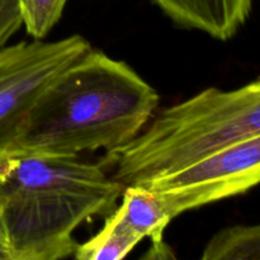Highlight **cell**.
<instances>
[{
	"label": "cell",
	"mask_w": 260,
	"mask_h": 260,
	"mask_svg": "<svg viewBox=\"0 0 260 260\" xmlns=\"http://www.w3.org/2000/svg\"><path fill=\"white\" fill-rule=\"evenodd\" d=\"M170 132L180 154L192 161L260 135V79L233 90L207 88L174 104Z\"/></svg>",
	"instance_id": "5b68a950"
},
{
	"label": "cell",
	"mask_w": 260,
	"mask_h": 260,
	"mask_svg": "<svg viewBox=\"0 0 260 260\" xmlns=\"http://www.w3.org/2000/svg\"><path fill=\"white\" fill-rule=\"evenodd\" d=\"M159 101L128 63L91 48L41 94L10 152L79 156L117 149L146 127Z\"/></svg>",
	"instance_id": "6da1fadb"
},
{
	"label": "cell",
	"mask_w": 260,
	"mask_h": 260,
	"mask_svg": "<svg viewBox=\"0 0 260 260\" xmlns=\"http://www.w3.org/2000/svg\"><path fill=\"white\" fill-rule=\"evenodd\" d=\"M91 46L73 35L22 41L0 48V156L14 147L23 123L45 89Z\"/></svg>",
	"instance_id": "3957f363"
},
{
	"label": "cell",
	"mask_w": 260,
	"mask_h": 260,
	"mask_svg": "<svg viewBox=\"0 0 260 260\" xmlns=\"http://www.w3.org/2000/svg\"><path fill=\"white\" fill-rule=\"evenodd\" d=\"M22 3L23 0H0V48L7 46L23 25Z\"/></svg>",
	"instance_id": "8fae6325"
},
{
	"label": "cell",
	"mask_w": 260,
	"mask_h": 260,
	"mask_svg": "<svg viewBox=\"0 0 260 260\" xmlns=\"http://www.w3.org/2000/svg\"><path fill=\"white\" fill-rule=\"evenodd\" d=\"M68 0H23L22 20L33 40H43L62 15Z\"/></svg>",
	"instance_id": "30bf717a"
},
{
	"label": "cell",
	"mask_w": 260,
	"mask_h": 260,
	"mask_svg": "<svg viewBox=\"0 0 260 260\" xmlns=\"http://www.w3.org/2000/svg\"><path fill=\"white\" fill-rule=\"evenodd\" d=\"M177 216L260 184V135L223 146L180 169L139 183Z\"/></svg>",
	"instance_id": "277c9868"
},
{
	"label": "cell",
	"mask_w": 260,
	"mask_h": 260,
	"mask_svg": "<svg viewBox=\"0 0 260 260\" xmlns=\"http://www.w3.org/2000/svg\"><path fill=\"white\" fill-rule=\"evenodd\" d=\"M104 226L93 238L79 244L73 258L78 260L124 259L144 239L126 228L116 210L108 215Z\"/></svg>",
	"instance_id": "ba28073f"
},
{
	"label": "cell",
	"mask_w": 260,
	"mask_h": 260,
	"mask_svg": "<svg viewBox=\"0 0 260 260\" xmlns=\"http://www.w3.org/2000/svg\"><path fill=\"white\" fill-rule=\"evenodd\" d=\"M203 260H260V223L226 228L211 238Z\"/></svg>",
	"instance_id": "9c48e42d"
},
{
	"label": "cell",
	"mask_w": 260,
	"mask_h": 260,
	"mask_svg": "<svg viewBox=\"0 0 260 260\" xmlns=\"http://www.w3.org/2000/svg\"><path fill=\"white\" fill-rule=\"evenodd\" d=\"M116 212L128 230L140 238H150L152 246L164 248V231L173 217L156 194L140 184H128L122 192Z\"/></svg>",
	"instance_id": "52a82bcc"
},
{
	"label": "cell",
	"mask_w": 260,
	"mask_h": 260,
	"mask_svg": "<svg viewBox=\"0 0 260 260\" xmlns=\"http://www.w3.org/2000/svg\"><path fill=\"white\" fill-rule=\"evenodd\" d=\"M177 24L228 41L245 24L253 0H151Z\"/></svg>",
	"instance_id": "8992f818"
},
{
	"label": "cell",
	"mask_w": 260,
	"mask_h": 260,
	"mask_svg": "<svg viewBox=\"0 0 260 260\" xmlns=\"http://www.w3.org/2000/svg\"><path fill=\"white\" fill-rule=\"evenodd\" d=\"M126 185L78 156H0V230L9 260L74 255L76 229L118 206Z\"/></svg>",
	"instance_id": "7a4b0ae2"
},
{
	"label": "cell",
	"mask_w": 260,
	"mask_h": 260,
	"mask_svg": "<svg viewBox=\"0 0 260 260\" xmlns=\"http://www.w3.org/2000/svg\"><path fill=\"white\" fill-rule=\"evenodd\" d=\"M0 260H9V255H8L7 245H5L4 236H3L2 230H0Z\"/></svg>",
	"instance_id": "7c38bea8"
}]
</instances>
